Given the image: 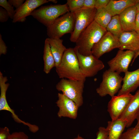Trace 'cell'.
Listing matches in <instances>:
<instances>
[{
  "label": "cell",
  "instance_id": "obj_33",
  "mask_svg": "<svg viewBox=\"0 0 139 139\" xmlns=\"http://www.w3.org/2000/svg\"><path fill=\"white\" fill-rule=\"evenodd\" d=\"M24 0H9V3L17 10L23 4L24 2Z\"/></svg>",
  "mask_w": 139,
  "mask_h": 139
},
{
  "label": "cell",
  "instance_id": "obj_2",
  "mask_svg": "<svg viewBox=\"0 0 139 139\" xmlns=\"http://www.w3.org/2000/svg\"><path fill=\"white\" fill-rule=\"evenodd\" d=\"M107 31L94 20L81 34L76 42V46L80 54L88 56L91 54V50Z\"/></svg>",
  "mask_w": 139,
  "mask_h": 139
},
{
  "label": "cell",
  "instance_id": "obj_35",
  "mask_svg": "<svg viewBox=\"0 0 139 139\" xmlns=\"http://www.w3.org/2000/svg\"><path fill=\"white\" fill-rule=\"evenodd\" d=\"M96 0H84L82 8H95Z\"/></svg>",
  "mask_w": 139,
  "mask_h": 139
},
{
  "label": "cell",
  "instance_id": "obj_23",
  "mask_svg": "<svg viewBox=\"0 0 139 139\" xmlns=\"http://www.w3.org/2000/svg\"><path fill=\"white\" fill-rule=\"evenodd\" d=\"M112 17L105 8H103L97 10L94 20L99 25L106 29Z\"/></svg>",
  "mask_w": 139,
  "mask_h": 139
},
{
  "label": "cell",
  "instance_id": "obj_32",
  "mask_svg": "<svg viewBox=\"0 0 139 139\" xmlns=\"http://www.w3.org/2000/svg\"><path fill=\"white\" fill-rule=\"evenodd\" d=\"M9 15L6 10L2 7H0V22H4L7 21L9 18Z\"/></svg>",
  "mask_w": 139,
  "mask_h": 139
},
{
  "label": "cell",
  "instance_id": "obj_29",
  "mask_svg": "<svg viewBox=\"0 0 139 139\" xmlns=\"http://www.w3.org/2000/svg\"><path fill=\"white\" fill-rule=\"evenodd\" d=\"M9 139H28V137L23 132H15L11 134Z\"/></svg>",
  "mask_w": 139,
  "mask_h": 139
},
{
  "label": "cell",
  "instance_id": "obj_27",
  "mask_svg": "<svg viewBox=\"0 0 139 139\" xmlns=\"http://www.w3.org/2000/svg\"><path fill=\"white\" fill-rule=\"evenodd\" d=\"M0 5L4 8L8 13L10 18L13 19L15 13L14 7L6 0H0Z\"/></svg>",
  "mask_w": 139,
  "mask_h": 139
},
{
  "label": "cell",
  "instance_id": "obj_5",
  "mask_svg": "<svg viewBox=\"0 0 139 139\" xmlns=\"http://www.w3.org/2000/svg\"><path fill=\"white\" fill-rule=\"evenodd\" d=\"M123 78L119 74L110 69L103 73L102 81L96 89L97 93L103 97L109 95L113 97L120 89Z\"/></svg>",
  "mask_w": 139,
  "mask_h": 139
},
{
  "label": "cell",
  "instance_id": "obj_28",
  "mask_svg": "<svg viewBox=\"0 0 139 139\" xmlns=\"http://www.w3.org/2000/svg\"><path fill=\"white\" fill-rule=\"evenodd\" d=\"M73 139H84L78 135L77 137ZM95 139H108V132L106 128L100 127L99 128Z\"/></svg>",
  "mask_w": 139,
  "mask_h": 139
},
{
  "label": "cell",
  "instance_id": "obj_36",
  "mask_svg": "<svg viewBox=\"0 0 139 139\" xmlns=\"http://www.w3.org/2000/svg\"><path fill=\"white\" fill-rule=\"evenodd\" d=\"M135 31L139 34V12L138 11L136 19Z\"/></svg>",
  "mask_w": 139,
  "mask_h": 139
},
{
  "label": "cell",
  "instance_id": "obj_39",
  "mask_svg": "<svg viewBox=\"0 0 139 139\" xmlns=\"http://www.w3.org/2000/svg\"><path fill=\"white\" fill-rule=\"evenodd\" d=\"M135 6L136 7L137 11L139 12V3H137Z\"/></svg>",
  "mask_w": 139,
  "mask_h": 139
},
{
  "label": "cell",
  "instance_id": "obj_37",
  "mask_svg": "<svg viewBox=\"0 0 139 139\" xmlns=\"http://www.w3.org/2000/svg\"><path fill=\"white\" fill-rule=\"evenodd\" d=\"M139 56V51L135 53V56L133 58V59L132 60V64L134 62L136 58Z\"/></svg>",
  "mask_w": 139,
  "mask_h": 139
},
{
  "label": "cell",
  "instance_id": "obj_9",
  "mask_svg": "<svg viewBox=\"0 0 139 139\" xmlns=\"http://www.w3.org/2000/svg\"><path fill=\"white\" fill-rule=\"evenodd\" d=\"M120 47L119 38L107 31L93 46L91 53L93 55L99 58L104 54L114 49H119Z\"/></svg>",
  "mask_w": 139,
  "mask_h": 139
},
{
  "label": "cell",
  "instance_id": "obj_8",
  "mask_svg": "<svg viewBox=\"0 0 139 139\" xmlns=\"http://www.w3.org/2000/svg\"><path fill=\"white\" fill-rule=\"evenodd\" d=\"M78 60L81 71L86 78L93 77L103 69L104 65L101 60L92 54L85 56L80 54L75 46L74 47Z\"/></svg>",
  "mask_w": 139,
  "mask_h": 139
},
{
  "label": "cell",
  "instance_id": "obj_4",
  "mask_svg": "<svg viewBox=\"0 0 139 139\" xmlns=\"http://www.w3.org/2000/svg\"><path fill=\"white\" fill-rule=\"evenodd\" d=\"M85 81L62 79L57 84L56 88L59 91L72 100L79 108L83 103V93Z\"/></svg>",
  "mask_w": 139,
  "mask_h": 139
},
{
  "label": "cell",
  "instance_id": "obj_3",
  "mask_svg": "<svg viewBox=\"0 0 139 139\" xmlns=\"http://www.w3.org/2000/svg\"><path fill=\"white\" fill-rule=\"evenodd\" d=\"M66 4L43 6L34 10L30 15L47 27L60 16L69 12Z\"/></svg>",
  "mask_w": 139,
  "mask_h": 139
},
{
  "label": "cell",
  "instance_id": "obj_10",
  "mask_svg": "<svg viewBox=\"0 0 139 139\" xmlns=\"http://www.w3.org/2000/svg\"><path fill=\"white\" fill-rule=\"evenodd\" d=\"M130 93L111 97L108 105L107 111L112 120L119 118L124 111L132 99Z\"/></svg>",
  "mask_w": 139,
  "mask_h": 139
},
{
  "label": "cell",
  "instance_id": "obj_24",
  "mask_svg": "<svg viewBox=\"0 0 139 139\" xmlns=\"http://www.w3.org/2000/svg\"><path fill=\"white\" fill-rule=\"evenodd\" d=\"M106 29L107 31L119 38L121 34L124 32L119 15H115L112 17Z\"/></svg>",
  "mask_w": 139,
  "mask_h": 139
},
{
  "label": "cell",
  "instance_id": "obj_7",
  "mask_svg": "<svg viewBox=\"0 0 139 139\" xmlns=\"http://www.w3.org/2000/svg\"><path fill=\"white\" fill-rule=\"evenodd\" d=\"M96 11L95 8L82 7L73 12L75 23L70 38L71 42L75 43L81 33L94 20Z\"/></svg>",
  "mask_w": 139,
  "mask_h": 139
},
{
  "label": "cell",
  "instance_id": "obj_21",
  "mask_svg": "<svg viewBox=\"0 0 139 139\" xmlns=\"http://www.w3.org/2000/svg\"><path fill=\"white\" fill-rule=\"evenodd\" d=\"M47 39L54 58L56 67L60 63L67 48L63 44V40L60 38H52L48 37Z\"/></svg>",
  "mask_w": 139,
  "mask_h": 139
},
{
  "label": "cell",
  "instance_id": "obj_26",
  "mask_svg": "<svg viewBox=\"0 0 139 139\" xmlns=\"http://www.w3.org/2000/svg\"><path fill=\"white\" fill-rule=\"evenodd\" d=\"M84 0H67L66 4L69 12L73 13L77 10L82 7Z\"/></svg>",
  "mask_w": 139,
  "mask_h": 139
},
{
  "label": "cell",
  "instance_id": "obj_22",
  "mask_svg": "<svg viewBox=\"0 0 139 139\" xmlns=\"http://www.w3.org/2000/svg\"><path fill=\"white\" fill-rule=\"evenodd\" d=\"M43 58L44 64V71L46 74H48L53 68L55 67L56 65L54 58L51 51L47 38L44 42Z\"/></svg>",
  "mask_w": 139,
  "mask_h": 139
},
{
  "label": "cell",
  "instance_id": "obj_41",
  "mask_svg": "<svg viewBox=\"0 0 139 139\" xmlns=\"http://www.w3.org/2000/svg\"><path fill=\"white\" fill-rule=\"evenodd\" d=\"M136 1L137 3H139V0H136Z\"/></svg>",
  "mask_w": 139,
  "mask_h": 139
},
{
  "label": "cell",
  "instance_id": "obj_18",
  "mask_svg": "<svg viewBox=\"0 0 139 139\" xmlns=\"http://www.w3.org/2000/svg\"><path fill=\"white\" fill-rule=\"evenodd\" d=\"M137 12L136 7L134 6L127 8L119 15L124 32L135 31Z\"/></svg>",
  "mask_w": 139,
  "mask_h": 139
},
{
  "label": "cell",
  "instance_id": "obj_16",
  "mask_svg": "<svg viewBox=\"0 0 139 139\" xmlns=\"http://www.w3.org/2000/svg\"><path fill=\"white\" fill-rule=\"evenodd\" d=\"M119 40V49H127L136 53L139 51V34L135 31L124 32L120 36Z\"/></svg>",
  "mask_w": 139,
  "mask_h": 139
},
{
  "label": "cell",
  "instance_id": "obj_25",
  "mask_svg": "<svg viewBox=\"0 0 139 139\" xmlns=\"http://www.w3.org/2000/svg\"><path fill=\"white\" fill-rule=\"evenodd\" d=\"M120 139H139V128L135 127L128 128L123 133Z\"/></svg>",
  "mask_w": 139,
  "mask_h": 139
},
{
  "label": "cell",
  "instance_id": "obj_30",
  "mask_svg": "<svg viewBox=\"0 0 139 139\" xmlns=\"http://www.w3.org/2000/svg\"><path fill=\"white\" fill-rule=\"evenodd\" d=\"M11 135L7 127H5L0 128V139H9Z\"/></svg>",
  "mask_w": 139,
  "mask_h": 139
},
{
  "label": "cell",
  "instance_id": "obj_13",
  "mask_svg": "<svg viewBox=\"0 0 139 139\" xmlns=\"http://www.w3.org/2000/svg\"><path fill=\"white\" fill-rule=\"evenodd\" d=\"M58 99L56 103L59 108L57 113L58 117L76 119L77 117L79 108L76 103L63 93H58Z\"/></svg>",
  "mask_w": 139,
  "mask_h": 139
},
{
  "label": "cell",
  "instance_id": "obj_31",
  "mask_svg": "<svg viewBox=\"0 0 139 139\" xmlns=\"http://www.w3.org/2000/svg\"><path fill=\"white\" fill-rule=\"evenodd\" d=\"M110 1V0H96L95 8L97 10L105 8Z\"/></svg>",
  "mask_w": 139,
  "mask_h": 139
},
{
  "label": "cell",
  "instance_id": "obj_11",
  "mask_svg": "<svg viewBox=\"0 0 139 139\" xmlns=\"http://www.w3.org/2000/svg\"><path fill=\"white\" fill-rule=\"evenodd\" d=\"M134 51L119 49L115 57L108 62L110 70L120 74L128 71V68L135 54Z\"/></svg>",
  "mask_w": 139,
  "mask_h": 139
},
{
  "label": "cell",
  "instance_id": "obj_14",
  "mask_svg": "<svg viewBox=\"0 0 139 139\" xmlns=\"http://www.w3.org/2000/svg\"><path fill=\"white\" fill-rule=\"evenodd\" d=\"M50 2V0H26L18 9L15 10V13L12 19L13 23L23 22L26 17L38 7Z\"/></svg>",
  "mask_w": 139,
  "mask_h": 139
},
{
  "label": "cell",
  "instance_id": "obj_19",
  "mask_svg": "<svg viewBox=\"0 0 139 139\" xmlns=\"http://www.w3.org/2000/svg\"><path fill=\"white\" fill-rule=\"evenodd\" d=\"M126 126V121L120 118L108 121L106 127L108 139H120Z\"/></svg>",
  "mask_w": 139,
  "mask_h": 139
},
{
  "label": "cell",
  "instance_id": "obj_12",
  "mask_svg": "<svg viewBox=\"0 0 139 139\" xmlns=\"http://www.w3.org/2000/svg\"><path fill=\"white\" fill-rule=\"evenodd\" d=\"M8 81L7 77L4 76L1 72H0V110H5L10 112L15 121L19 123H22L28 126L31 132H34L37 128V126L26 123L20 119L15 114L14 110L12 109L8 105L6 99V93L10 84L6 82Z\"/></svg>",
  "mask_w": 139,
  "mask_h": 139
},
{
  "label": "cell",
  "instance_id": "obj_40",
  "mask_svg": "<svg viewBox=\"0 0 139 139\" xmlns=\"http://www.w3.org/2000/svg\"><path fill=\"white\" fill-rule=\"evenodd\" d=\"M50 2L54 3H57V1L56 0H50Z\"/></svg>",
  "mask_w": 139,
  "mask_h": 139
},
{
  "label": "cell",
  "instance_id": "obj_6",
  "mask_svg": "<svg viewBox=\"0 0 139 139\" xmlns=\"http://www.w3.org/2000/svg\"><path fill=\"white\" fill-rule=\"evenodd\" d=\"M75 18L73 13L68 12L57 19L47 27L49 38H60L66 33L73 32L74 26Z\"/></svg>",
  "mask_w": 139,
  "mask_h": 139
},
{
  "label": "cell",
  "instance_id": "obj_1",
  "mask_svg": "<svg viewBox=\"0 0 139 139\" xmlns=\"http://www.w3.org/2000/svg\"><path fill=\"white\" fill-rule=\"evenodd\" d=\"M56 68L60 78L85 81L86 80L81 71L74 48H67L60 63Z\"/></svg>",
  "mask_w": 139,
  "mask_h": 139
},
{
  "label": "cell",
  "instance_id": "obj_20",
  "mask_svg": "<svg viewBox=\"0 0 139 139\" xmlns=\"http://www.w3.org/2000/svg\"><path fill=\"white\" fill-rule=\"evenodd\" d=\"M137 3L136 0H110L105 8L112 16L119 15L125 9L135 6Z\"/></svg>",
  "mask_w": 139,
  "mask_h": 139
},
{
  "label": "cell",
  "instance_id": "obj_34",
  "mask_svg": "<svg viewBox=\"0 0 139 139\" xmlns=\"http://www.w3.org/2000/svg\"><path fill=\"white\" fill-rule=\"evenodd\" d=\"M7 47L2 39V36L0 34V55H5L7 53Z\"/></svg>",
  "mask_w": 139,
  "mask_h": 139
},
{
  "label": "cell",
  "instance_id": "obj_17",
  "mask_svg": "<svg viewBox=\"0 0 139 139\" xmlns=\"http://www.w3.org/2000/svg\"><path fill=\"white\" fill-rule=\"evenodd\" d=\"M139 114V89L137 90L126 108L119 118L127 122L126 127H130Z\"/></svg>",
  "mask_w": 139,
  "mask_h": 139
},
{
  "label": "cell",
  "instance_id": "obj_15",
  "mask_svg": "<svg viewBox=\"0 0 139 139\" xmlns=\"http://www.w3.org/2000/svg\"><path fill=\"white\" fill-rule=\"evenodd\" d=\"M125 73L123 84L118 95L130 93L139 87V68L132 71H128Z\"/></svg>",
  "mask_w": 139,
  "mask_h": 139
},
{
  "label": "cell",
  "instance_id": "obj_38",
  "mask_svg": "<svg viewBox=\"0 0 139 139\" xmlns=\"http://www.w3.org/2000/svg\"><path fill=\"white\" fill-rule=\"evenodd\" d=\"M136 119L137 120V123L135 127L139 128V114L137 116Z\"/></svg>",
  "mask_w": 139,
  "mask_h": 139
}]
</instances>
